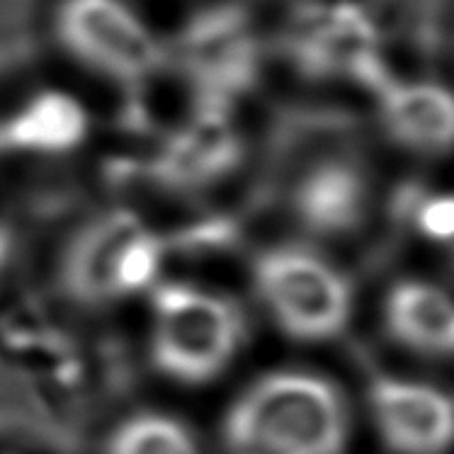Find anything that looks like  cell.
<instances>
[{"label": "cell", "mask_w": 454, "mask_h": 454, "mask_svg": "<svg viewBox=\"0 0 454 454\" xmlns=\"http://www.w3.org/2000/svg\"><path fill=\"white\" fill-rule=\"evenodd\" d=\"M88 127V112L74 95L42 90L29 95L8 120L0 121V146L39 156L68 153L83 144Z\"/></svg>", "instance_id": "11"}, {"label": "cell", "mask_w": 454, "mask_h": 454, "mask_svg": "<svg viewBox=\"0 0 454 454\" xmlns=\"http://www.w3.org/2000/svg\"><path fill=\"white\" fill-rule=\"evenodd\" d=\"M372 423L394 454H447L454 447V396L403 377H377L367 389Z\"/></svg>", "instance_id": "6"}, {"label": "cell", "mask_w": 454, "mask_h": 454, "mask_svg": "<svg viewBox=\"0 0 454 454\" xmlns=\"http://www.w3.org/2000/svg\"><path fill=\"white\" fill-rule=\"evenodd\" d=\"M166 246L139 214L112 209L85 223L61 260V285L83 306L117 304L158 285Z\"/></svg>", "instance_id": "3"}, {"label": "cell", "mask_w": 454, "mask_h": 454, "mask_svg": "<svg viewBox=\"0 0 454 454\" xmlns=\"http://www.w3.org/2000/svg\"><path fill=\"white\" fill-rule=\"evenodd\" d=\"M413 226L427 243L447 251L454 241V192L423 197L413 209Z\"/></svg>", "instance_id": "14"}, {"label": "cell", "mask_w": 454, "mask_h": 454, "mask_svg": "<svg viewBox=\"0 0 454 454\" xmlns=\"http://www.w3.org/2000/svg\"><path fill=\"white\" fill-rule=\"evenodd\" d=\"M377 120L401 151L440 158L454 151V85L430 75H394L374 90Z\"/></svg>", "instance_id": "7"}, {"label": "cell", "mask_w": 454, "mask_h": 454, "mask_svg": "<svg viewBox=\"0 0 454 454\" xmlns=\"http://www.w3.org/2000/svg\"><path fill=\"white\" fill-rule=\"evenodd\" d=\"M447 255H450V260H452V262H454V241H452V246H450V248H447Z\"/></svg>", "instance_id": "15"}, {"label": "cell", "mask_w": 454, "mask_h": 454, "mask_svg": "<svg viewBox=\"0 0 454 454\" xmlns=\"http://www.w3.org/2000/svg\"><path fill=\"white\" fill-rule=\"evenodd\" d=\"M372 204L367 170L355 158L325 156L306 168L289 192V212L309 236L343 239L360 229Z\"/></svg>", "instance_id": "8"}, {"label": "cell", "mask_w": 454, "mask_h": 454, "mask_svg": "<svg viewBox=\"0 0 454 454\" xmlns=\"http://www.w3.org/2000/svg\"><path fill=\"white\" fill-rule=\"evenodd\" d=\"M241 146L222 105H207L168 139L156 163L158 177L170 187L192 190L226 176Z\"/></svg>", "instance_id": "9"}, {"label": "cell", "mask_w": 454, "mask_h": 454, "mask_svg": "<svg viewBox=\"0 0 454 454\" xmlns=\"http://www.w3.org/2000/svg\"><path fill=\"white\" fill-rule=\"evenodd\" d=\"M253 289L282 333L324 343L353 316V289L340 270L301 246L270 248L253 265Z\"/></svg>", "instance_id": "4"}, {"label": "cell", "mask_w": 454, "mask_h": 454, "mask_svg": "<svg viewBox=\"0 0 454 454\" xmlns=\"http://www.w3.org/2000/svg\"><path fill=\"white\" fill-rule=\"evenodd\" d=\"M222 445L223 454H343L345 401L321 374L270 372L226 411Z\"/></svg>", "instance_id": "1"}, {"label": "cell", "mask_w": 454, "mask_h": 454, "mask_svg": "<svg viewBox=\"0 0 454 454\" xmlns=\"http://www.w3.org/2000/svg\"><path fill=\"white\" fill-rule=\"evenodd\" d=\"M54 37L75 64L112 83H146L166 64L160 37L127 0H59Z\"/></svg>", "instance_id": "5"}, {"label": "cell", "mask_w": 454, "mask_h": 454, "mask_svg": "<svg viewBox=\"0 0 454 454\" xmlns=\"http://www.w3.org/2000/svg\"><path fill=\"white\" fill-rule=\"evenodd\" d=\"M243 343V318L229 299L192 282L151 289L149 353L177 384H209L231 367Z\"/></svg>", "instance_id": "2"}, {"label": "cell", "mask_w": 454, "mask_h": 454, "mask_svg": "<svg viewBox=\"0 0 454 454\" xmlns=\"http://www.w3.org/2000/svg\"><path fill=\"white\" fill-rule=\"evenodd\" d=\"M391 340L427 357L454 355V297L427 279H399L384 297Z\"/></svg>", "instance_id": "10"}, {"label": "cell", "mask_w": 454, "mask_h": 454, "mask_svg": "<svg viewBox=\"0 0 454 454\" xmlns=\"http://www.w3.org/2000/svg\"><path fill=\"white\" fill-rule=\"evenodd\" d=\"M105 454H202L192 430L177 418L144 411L124 418L105 442Z\"/></svg>", "instance_id": "13"}, {"label": "cell", "mask_w": 454, "mask_h": 454, "mask_svg": "<svg viewBox=\"0 0 454 454\" xmlns=\"http://www.w3.org/2000/svg\"><path fill=\"white\" fill-rule=\"evenodd\" d=\"M239 20H202L190 37V68L204 88L209 105H219L239 88L248 83L253 51Z\"/></svg>", "instance_id": "12"}]
</instances>
